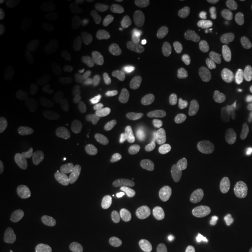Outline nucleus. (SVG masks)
<instances>
[{
	"label": "nucleus",
	"instance_id": "34",
	"mask_svg": "<svg viewBox=\"0 0 252 252\" xmlns=\"http://www.w3.org/2000/svg\"><path fill=\"white\" fill-rule=\"evenodd\" d=\"M237 20L242 26L249 28V30H252V8L249 7H243L237 11Z\"/></svg>",
	"mask_w": 252,
	"mask_h": 252
},
{
	"label": "nucleus",
	"instance_id": "32",
	"mask_svg": "<svg viewBox=\"0 0 252 252\" xmlns=\"http://www.w3.org/2000/svg\"><path fill=\"white\" fill-rule=\"evenodd\" d=\"M12 41H13V34H12L11 27L7 23L1 21L0 23V49H7L11 46Z\"/></svg>",
	"mask_w": 252,
	"mask_h": 252
},
{
	"label": "nucleus",
	"instance_id": "6",
	"mask_svg": "<svg viewBox=\"0 0 252 252\" xmlns=\"http://www.w3.org/2000/svg\"><path fill=\"white\" fill-rule=\"evenodd\" d=\"M202 90L206 103L214 112L224 111L231 102V90L222 82L212 78L204 81Z\"/></svg>",
	"mask_w": 252,
	"mask_h": 252
},
{
	"label": "nucleus",
	"instance_id": "22",
	"mask_svg": "<svg viewBox=\"0 0 252 252\" xmlns=\"http://www.w3.org/2000/svg\"><path fill=\"white\" fill-rule=\"evenodd\" d=\"M202 231L201 216L197 213H189L184 217L180 225V236L185 241L200 238Z\"/></svg>",
	"mask_w": 252,
	"mask_h": 252
},
{
	"label": "nucleus",
	"instance_id": "25",
	"mask_svg": "<svg viewBox=\"0 0 252 252\" xmlns=\"http://www.w3.org/2000/svg\"><path fill=\"white\" fill-rule=\"evenodd\" d=\"M153 138L156 143L162 149L171 153H175L179 149V139L175 133L165 126H158L153 131Z\"/></svg>",
	"mask_w": 252,
	"mask_h": 252
},
{
	"label": "nucleus",
	"instance_id": "8",
	"mask_svg": "<svg viewBox=\"0 0 252 252\" xmlns=\"http://www.w3.org/2000/svg\"><path fill=\"white\" fill-rule=\"evenodd\" d=\"M131 179L139 188L149 189L156 182V175L150 162L140 156H131L127 160Z\"/></svg>",
	"mask_w": 252,
	"mask_h": 252
},
{
	"label": "nucleus",
	"instance_id": "43",
	"mask_svg": "<svg viewBox=\"0 0 252 252\" xmlns=\"http://www.w3.org/2000/svg\"><path fill=\"white\" fill-rule=\"evenodd\" d=\"M12 0H1V1H0V8L1 9H5V8H7L9 5H12Z\"/></svg>",
	"mask_w": 252,
	"mask_h": 252
},
{
	"label": "nucleus",
	"instance_id": "33",
	"mask_svg": "<svg viewBox=\"0 0 252 252\" xmlns=\"http://www.w3.org/2000/svg\"><path fill=\"white\" fill-rule=\"evenodd\" d=\"M252 248V237L247 236V237L239 239L232 245H230L224 250V252H250Z\"/></svg>",
	"mask_w": 252,
	"mask_h": 252
},
{
	"label": "nucleus",
	"instance_id": "9",
	"mask_svg": "<svg viewBox=\"0 0 252 252\" xmlns=\"http://www.w3.org/2000/svg\"><path fill=\"white\" fill-rule=\"evenodd\" d=\"M204 52L196 40L189 39L181 43L179 55V67L186 74L194 72L203 61Z\"/></svg>",
	"mask_w": 252,
	"mask_h": 252
},
{
	"label": "nucleus",
	"instance_id": "11",
	"mask_svg": "<svg viewBox=\"0 0 252 252\" xmlns=\"http://www.w3.org/2000/svg\"><path fill=\"white\" fill-rule=\"evenodd\" d=\"M40 242L50 251H64L71 245V236L67 229L49 224L40 231Z\"/></svg>",
	"mask_w": 252,
	"mask_h": 252
},
{
	"label": "nucleus",
	"instance_id": "1",
	"mask_svg": "<svg viewBox=\"0 0 252 252\" xmlns=\"http://www.w3.org/2000/svg\"><path fill=\"white\" fill-rule=\"evenodd\" d=\"M147 117V108L138 97H132L112 116L110 127L118 137H130L140 130Z\"/></svg>",
	"mask_w": 252,
	"mask_h": 252
},
{
	"label": "nucleus",
	"instance_id": "15",
	"mask_svg": "<svg viewBox=\"0 0 252 252\" xmlns=\"http://www.w3.org/2000/svg\"><path fill=\"white\" fill-rule=\"evenodd\" d=\"M226 39L234 46L236 55L247 61L252 55V41L245 35L243 28L239 25H232L226 30Z\"/></svg>",
	"mask_w": 252,
	"mask_h": 252
},
{
	"label": "nucleus",
	"instance_id": "21",
	"mask_svg": "<svg viewBox=\"0 0 252 252\" xmlns=\"http://www.w3.org/2000/svg\"><path fill=\"white\" fill-rule=\"evenodd\" d=\"M159 232L153 226L145 228L133 241L135 252H156L159 248Z\"/></svg>",
	"mask_w": 252,
	"mask_h": 252
},
{
	"label": "nucleus",
	"instance_id": "13",
	"mask_svg": "<svg viewBox=\"0 0 252 252\" xmlns=\"http://www.w3.org/2000/svg\"><path fill=\"white\" fill-rule=\"evenodd\" d=\"M206 98L200 91H194L186 99L182 110V119L188 127H197L201 125L204 116Z\"/></svg>",
	"mask_w": 252,
	"mask_h": 252
},
{
	"label": "nucleus",
	"instance_id": "23",
	"mask_svg": "<svg viewBox=\"0 0 252 252\" xmlns=\"http://www.w3.org/2000/svg\"><path fill=\"white\" fill-rule=\"evenodd\" d=\"M96 216L88 209H78L75 215L74 229L78 237L89 236L96 225Z\"/></svg>",
	"mask_w": 252,
	"mask_h": 252
},
{
	"label": "nucleus",
	"instance_id": "5",
	"mask_svg": "<svg viewBox=\"0 0 252 252\" xmlns=\"http://www.w3.org/2000/svg\"><path fill=\"white\" fill-rule=\"evenodd\" d=\"M98 100L94 97L84 98L75 104L67 115L68 125L75 130H83L96 119Z\"/></svg>",
	"mask_w": 252,
	"mask_h": 252
},
{
	"label": "nucleus",
	"instance_id": "44",
	"mask_svg": "<svg viewBox=\"0 0 252 252\" xmlns=\"http://www.w3.org/2000/svg\"><path fill=\"white\" fill-rule=\"evenodd\" d=\"M156 252H171L167 247H159Z\"/></svg>",
	"mask_w": 252,
	"mask_h": 252
},
{
	"label": "nucleus",
	"instance_id": "37",
	"mask_svg": "<svg viewBox=\"0 0 252 252\" xmlns=\"http://www.w3.org/2000/svg\"><path fill=\"white\" fill-rule=\"evenodd\" d=\"M220 56H222V49L212 48V49H208L207 52L204 53L203 60L207 64H213V63L219 61Z\"/></svg>",
	"mask_w": 252,
	"mask_h": 252
},
{
	"label": "nucleus",
	"instance_id": "41",
	"mask_svg": "<svg viewBox=\"0 0 252 252\" xmlns=\"http://www.w3.org/2000/svg\"><path fill=\"white\" fill-rule=\"evenodd\" d=\"M210 178H212V172H207L204 173V174H200L196 176V181L198 184H203V182H208L210 180Z\"/></svg>",
	"mask_w": 252,
	"mask_h": 252
},
{
	"label": "nucleus",
	"instance_id": "3",
	"mask_svg": "<svg viewBox=\"0 0 252 252\" xmlns=\"http://www.w3.org/2000/svg\"><path fill=\"white\" fill-rule=\"evenodd\" d=\"M81 53L75 45L65 43L56 50L50 62V70L56 78L65 80L80 63Z\"/></svg>",
	"mask_w": 252,
	"mask_h": 252
},
{
	"label": "nucleus",
	"instance_id": "28",
	"mask_svg": "<svg viewBox=\"0 0 252 252\" xmlns=\"http://www.w3.org/2000/svg\"><path fill=\"white\" fill-rule=\"evenodd\" d=\"M158 175L163 181H178L184 175V169L175 162H166L159 167Z\"/></svg>",
	"mask_w": 252,
	"mask_h": 252
},
{
	"label": "nucleus",
	"instance_id": "38",
	"mask_svg": "<svg viewBox=\"0 0 252 252\" xmlns=\"http://www.w3.org/2000/svg\"><path fill=\"white\" fill-rule=\"evenodd\" d=\"M188 7L191 9V11H204L209 7L210 1L209 0H189L187 2Z\"/></svg>",
	"mask_w": 252,
	"mask_h": 252
},
{
	"label": "nucleus",
	"instance_id": "40",
	"mask_svg": "<svg viewBox=\"0 0 252 252\" xmlns=\"http://www.w3.org/2000/svg\"><path fill=\"white\" fill-rule=\"evenodd\" d=\"M63 252H93V251H91L88 247H86V245L71 244L67 250H64Z\"/></svg>",
	"mask_w": 252,
	"mask_h": 252
},
{
	"label": "nucleus",
	"instance_id": "42",
	"mask_svg": "<svg viewBox=\"0 0 252 252\" xmlns=\"http://www.w3.org/2000/svg\"><path fill=\"white\" fill-rule=\"evenodd\" d=\"M215 4L219 6H231L235 4V1L234 0H216Z\"/></svg>",
	"mask_w": 252,
	"mask_h": 252
},
{
	"label": "nucleus",
	"instance_id": "31",
	"mask_svg": "<svg viewBox=\"0 0 252 252\" xmlns=\"http://www.w3.org/2000/svg\"><path fill=\"white\" fill-rule=\"evenodd\" d=\"M13 67L8 61L2 60L0 62V88H5L8 86L9 82L13 78Z\"/></svg>",
	"mask_w": 252,
	"mask_h": 252
},
{
	"label": "nucleus",
	"instance_id": "30",
	"mask_svg": "<svg viewBox=\"0 0 252 252\" xmlns=\"http://www.w3.org/2000/svg\"><path fill=\"white\" fill-rule=\"evenodd\" d=\"M207 210L213 214H223L232 210V198L229 195H220V197L210 201L209 206L207 207Z\"/></svg>",
	"mask_w": 252,
	"mask_h": 252
},
{
	"label": "nucleus",
	"instance_id": "7",
	"mask_svg": "<svg viewBox=\"0 0 252 252\" xmlns=\"http://www.w3.org/2000/svg\"><path fill=\"white\" fill-rule=\"evenodd\" d=\"M127 196V190L121 184L112 185L111 187L102 191L93 201V208L100 214L113 213L124 203Z\"/></svg>",
	"mask_w": 252,
	"mask_h": 252
},
{
	"label": "nucleus",
	"instance_id": "12",
	"mask_svg": "<svg viewBox=\"0 0 252 252\" xmlns=\"http://www.w3.org/2000/svg\"><path fill=\"white\" fill-rule=\"evenodd\" d=\"M175 26L182 33L188 34V35H196L206 31V24L203 20L195 14L188 6H181L176 8L173 15Z\"/></svg>",
	"mask_w": 252,
	"mask_h": 252
},
{
	"label": "nucleus",
	"instance_id": "10",
	"mask_svg": "<svg viewBox=\"0 0 252 252\" xmlns=\"http://www.w3.org/2000/svg\"><path fill=\"white\" fill-rule=\"evenodd\" d=\"M230 146L236 159L239 161L252 163V133L245 128L237 126L229 132Z\"/></svg>",
	"mask_w": 252,
	"mask_h": 252
},
{
	"label": "nucleus",
	"instance_id": "19",
	"mask_svg": "<svg viewBox=\"0 0 252 252\" xmlns=\"http://www.w3.org/2000/svg\"><path fill=\"white\" fill-rule=\"evenodd\" d=\"M147 202L157 212H171L180 206L181 197L171 191H153L147 197Z\"/></svg>",
	"mask_w": 252,
	"mask_h": 252
},
{
	"label": "nucleus",
	"instance_id": "26",
	"mask_svg": "<svg viewBox=\"0 0 252 252\" xmlns=\"http://www.w3.org/2000/svg\"><path fill=\"white\" fill-rule=\"evenodd\" d=\"M186 195L190 206L194 208H204L210 203V198L208 197L206 188L200 184H189L186 187Z\"/></svg>",
	"mask_w": 252,
	"mask_h": 252
},
{
	"label": "nucleus",
	"instance_id": "36",
	"mask_svg": "<svg viewBox=\"0 0 252 252\" xmlns=\"http://www.w3.org/2000/svg\"><path fill=\"white\" fill-rule=\"evenodd\" d=\"M241 94L244 98L252 99V74L243 78L241 83Z\"/></svg>",
	"mask_w": 252,
	"mask_h": 252
},
{
	"label": "nucleus",
	"instance_id": "29",
	"mask_svg": "<svg viewBox=\"0 0 252 252\" xmlns=\"http://www.w3.org/2000/svg\"><path fill=\"white\" fill-rule=\"evenodd\" d=\"M228 184H229L228 178L224 175H220L214 179V180L210 182L206 188L207 195L208 197L210 198V201L215 200V198L220 197V195H223V191H224L226 187H228Z\"/></svg>",
	"mask_w": 252,
	"mask_h": 252
},
{
	"label": "nucleus",
	"instance_id": "18",
	"mask_svg": "<svg viewBox=\"0 0 252 252\" xmlns=\"http://www.w3.org/2000/svg\"><path fill=\"white\" fill-rule=\"evenodd\" d=\"M62 138L68 156L77 161L83 159L86 150H84L83 141H82L80 134L77 133V130L69 125L64 126L62 130Z\"/></svg>",
	"mask_w": 252,
	"mask_h": 252
},
{
	"label": "nucleus",
	"instance_id": "35",
	"mask_svg": "<svg viewBox=\"0 0 252 252\" xmlns=\"http://www.w3.org/2000/svg\"><path fill=\"white\" fill-rule=\"evenodd\" d=\"M203 242L201 238H194L185 241L182 245V252H202Z\"/></svg>",
	"mask_w": 252,
	"mask_h": 252
},
{
	"label": "nucleus",
	"instance_id": "16",
	"mask_svg": "<svg viewBox=\"0 0 252 252\" xmlns=\"http://www.w3.org/2000/svg\"><path fill=\"white\" fill-rule=\"evenodd\" d=\"M104 67L112 76L121 78V80L130 81L137 75V67L133 63L128 62L118 56H109L104 61Z\"/></svg>",
	"mask_w": 252,
	"mask_h": 252
},
{
	"label": "nucleus",
	"instance_id": "4",
	"mask_svg": "<svg viewBox=\"0 0 252 252\" xmlns=\"http://www.w3.org/2000/svg\"><path fill=\"white\" fill-rule=\"evenodd\" d=\"M100 21L105 27L112 30H131L139 21L138 12L130 5H111L104 9Z\"/></svg>",
	"mask_w": 252,
	"mask_h": 252
},
{
	"label": "nucleus",
	"instance_id": "14",
	"mask_svg": "<svg viewBox=\"0 0 252 252\" xmlns=\"http://www.w3.org/2000/svg\"><path fill=\"white\" fill-rule=\"evenodd\" d=\"M203 152L213 160H215L223 168H232L237 160L230 144L222 139L206 141L203 145Z\"/></svg>",
	"mask_w": 252,
	"mask_h": 252
},
{
	"label": "nucleus",
	"instance_id": "2",
	"mask_svg": "<svg viewBox=\"0 0 252 252\" xmlns=\"http://www.w3.org/2000/svg\"><path fill=\"white\" fill-rule=\"evenodd\" d=\"M36 187V173L27 163L15 169L9 184V194L18 202H25L33 195Z\"/></svg>",
	"mask_w": 252,
	"mask_h": 252
},
{
	"label": "nucleus",
	"instance_id": "17",
	"mask_svg": "<svg viewBox=\"0 0 252 252\" xmlns=\"http://www.w3.org/2000/svg\"><path fill=\"white\" fill-rule=\"evenodd\" d=\"M49 6L48 0H19L15 2V13L23 20H33L45 14Z\"/></svg>",
	"mask_w": 252,
	"mask_h": 252
},
{
	"label": "nucleus",
	"instance_id": "27",
	"mask_svg": "<svg viewBox=\"0 0 252 252\" xmlns=\"http://www.w3.org/2000/svg\"><path fill=\"white\" fill-rule=\"evenodd\" d=\"M232 210L231 212L236 216L243 215L248 212L252 201V193L247 187H241L236 189V191L232 195Z\"/></svg>",
	"mask_w": 252,
	"mask_h": 252
},
{
	"label": "nucleus",
	"instance_id": "24",
	"mask_svg": "<svg viewBox=\"0 0 252 252\" xmlns=\"http://www.w3.org/2000/svg\"><path fill=\"white\" fill-rule=\"evenodd\" d=\"M126 216L124 210H116L111 213L108 219L105 220V225L108 229L113 232H117L121 235H131L134 231V225L126 222Z\"/></svg>",
	"mask_w": 252,
	"mask_h": 252
},
{
	"label": "nucleus",
	"instance_id": "39",
	"mask_svg": "<svg viewBox=\"0 0 252 252\" xmlns=\"http://www.w3.org/2000/svg\"><path fill=\"white\" fill-rule=\"evenodd\" d=\"M98 252H127V251L113 243H102L98 248Z\"/></svg>",
	"mask_w": 252,
	"mask_h": 252
},
{
	"label": "nucleus",
	"instance_id": "20",
	"mask_svg": "<svg viewBox=\"0 0 252 252\" xmlns=\"http://www.w3.org/2000/svg\"><path fill=\"white\" fill-rule=\"evenodd\" d=\"M115 45L125 52H134L145 45L146 39L143 32L135 30H125L119 32L115 36Z\"/></svg>",
	"mask_w": 252,
	"mask_h": 252
}]
</instances>
